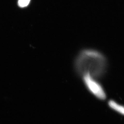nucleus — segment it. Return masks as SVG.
<instances>
[{"instance_id": "obj_1", "label": "nucleus", "mask_w": 124, "mask_h": 124, "mask_svg": "<svg viewBox=\"0 0 124 124\" xmlns=\"http://www.w3.org/2000/svg\"><path fill=\"white\" fill-rule=\"evenodd\" d=\"M75 63L76 69L80 75H89L96 79L104 73L106 67L104 56L94 50L86 49L81 51Z\"/></svg>"}, {"instance_id": "obj_2", "label": "nucleus", "mask_w": 124, "mask_h": 124, "mask_svg": "<svg viewBox=\"0 0 124 124\" xmlns=\"http://www.w3.org/2000/svg\"><path fill=\"white\" fill-rule=\"evenodd\" d=\"M83 78L86 88L94 96L101 100L106 99V95L104 90L96 78L88 75L83 76Z\"/></svg>"}, {"instance_id": "obj_3", "label": "nucleus", "mask_w": 124, "mask_h": 124, "mask_svg": "<svg viewBox=\"0 0 124 124\" xmlns=\"http://www.w3.org/2000/svg\"><path fill=\"white\" fill-rule=\"evenodd\" d=\"M108 105L111 108L124 115V107L119 105L113 100L109 101Z\"/></svg>"}, {"instance_id": "obj_4", "label": "nucleus", "mask_w": 124, "mask_h": 124, "mask_svg": "<svg viewBox=\"0 0 124 124\" xmlns=\"http://www.w3.org/2000/svg\"><path fill=\"white\" fill-rule=\"evenodd\" d=\"M30 1L31 0H19L18 4L20 7H25L29 4Z\"/></svg>"}]
</instances>
